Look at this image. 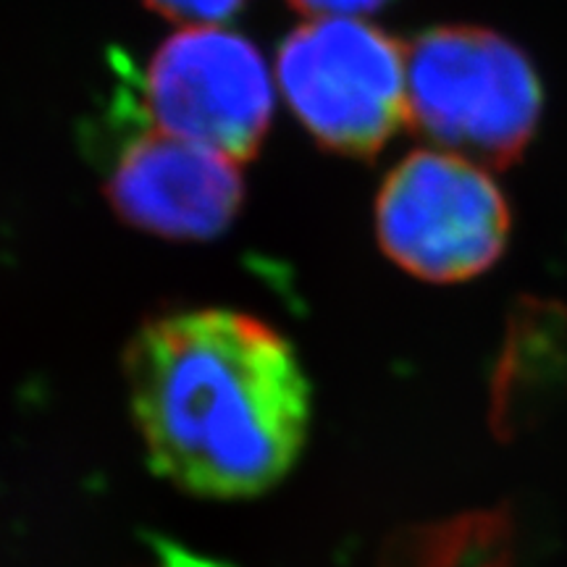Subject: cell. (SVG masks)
I'll return each mask as SVG.
<instances>
[{
	"instance_id": "7",
	"label": "cell",
	"mask_w": 567,
	"mask_h": 567,
	"mask_svg": "<svg viewBox=\"0 0 567 567\" xmlns=\"http://www.w3.org/2000/svg\"><path fill=\"white\" fill-rule=\"evenodd\" d=\"M567 400V308L523 297L492 373L488 423L505 442L530 434Z\"/></svg>"
},
{
	"instance_id": "2",
	"label": "cell",
	"mask_w": 567,
	"mask_h": 567,
	"mask_svg": "<svg viewBox=\"0 0 567 567\" xmlns=\"http://www.w3.org/2000/svg\"><path fill=\"white\" fill-rule=\"evenodd\" d=\"M408 124L450 153L505 168L542 122L528 55L484 27H436L408 48Z\"/></svg>"
},
{
	"instance_id": "8",
	"label": "cell",
	"mask_w": 567,
	"mask_h": 567,
	"mask_svg": "<svg viewBox=\"0 0 567 567\" xmlns=\"http://www.w3.org/2000/svg\"><path fill=\"white\" fill-rule=\"evenodd\" d=\"M517 526L509 509H473L394 530L381 567H515Z\"/></svg>"
},
{
	"instance_id": "3",
	"label": "cell",
	"mask_w": 567,
	"mask_h": 567,
	"mask_svg": "<svg viewBox=\"0 0 567 567\" xmlns=\"http://www.w3.org/2000/svg\"><path fill=\"white\" fill-rule=\"evenodd\" d=\"M279 84L300 124L326 151L368 158L408 124V59L365 21L302 24L279 51Z\"/></svg>"
},
{
	"instance_id": "6",
	"label": "cell",
	"mask_w": 567,
	"mask_h": 567,
	"mask_svg": "<svg viewBox=\"0 0 567 567\" xmlns=\"http://www.w3.org/2000/svg\"><path fill=\"white\" fill-rule=\"evenodd\" d=\"M243 195L234 161L155 126L126 140L105 176L111 208L134 229L168 239L216 237Z\"/></svg>"
},
{
	"instance_id": "5",
	"label": "cell",
	"mask_w": 567,
	"mask_h": 567,
	"mask_svg": "<svg viewBox=\"0 0 567 567\" xmlns=\"http://www.w3.org/2000/svg\"><path fill=\"white\" fill-rule=\"evenodd\" d=\"M145 111L155 130L250 161L271 124V76L243 34L189 27L155 51Z\"/></svg>"
},
{
	"instance_id": "4",
	"label": "cell",
	"mask_w": 567,
	"mask_h": 567,
	"mask_svg": "<svg viewBox=\"0 0 567 567\" xmlns=\"http://www.w3.org/2000/svg\"><path fill=\"white\" fill-rule=\"evenodd\" d=\"M509 205L478 163L417 151L386 176L375 200L381 250L402 271L457 284L492 268L509 239Z\"/></svg>"
},
{
	"instance_id": "9",
	"label": "cell",
	"mask_w": 567,
	"mask_h": 567,
	"mask_svg": "<svg viewBox=\"0 0 567 567\" xmlns=\"http://www.w3.org/2000/svg\"><path fill=\"white\" fill-rule=\"evenodd\" d=\"M161 17L187 24L210 27L229 19L245 6V0H145Z\"/></svg>"
},
{
	"instance_id": "1",
	"label": "cell",
	"mask_w": 567,
	"mask_h": 567,
	"mask_svg": "<svg viewBox=\"0 0 567 567\" xmlns=\"http://www.w3.org/2000/svg\"><path fill=\"white\" fill-rule=\"evenodd\" d=\"M126 389L153 471L213 499L264 494L292 471L310 386L292 344L234 310L147 321L126 347Z\"/></svg>"
},
{
	"instance_id": "10",
	"label": "cell",
	"mask_w": 567,
	"mask_h": 567,
	"mask_svg": "<svg viewBox=\"0 0 567 567\" xmlns=\"http://www.w3.org/2000/svg\"><path fill=\"white\" fill-rule=\"evenodd\" d=\"M297 11L310 13L318 19H334V17H358V13H371L384 9L392 0H289Z\"/></svg>"
},
{
	"instance_id": "11",
	"label": "cell",
	"mask_w": 567,
	"mask_h": 567,
	"mask_svg": "<svg viewBox=\"0 0 567 567\" xmlns=\"http://www.w3.org/2000/svg\"><path fill=\"white\" fill-rule=\"evenodd\" d=\"M155 551H158L163 567H231L218 559L195 555V551L179 547V544L166 542V538H155Z\"/></svg>"
}]
</instances>
